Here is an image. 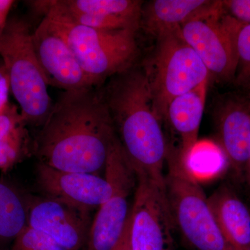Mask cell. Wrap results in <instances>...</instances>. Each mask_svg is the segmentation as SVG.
<instances>
[{"instance_id":"1","label":"cell","mask_w":250,"mask_h":250,"mask_svg":"<svg viewBox=\"0 0 250 250\" xmlns=\"http://www.w3.org/2000/svg\"><path fill=\"white\" fill-rule=\"evenodd\" d=\"M116 138L103 85L63 91L41 126L34 153L57 170L98 174Z\"/></svg>"},{"instance_id":"2","label":"cell","mask_w":250,"mask_h":250,"mask_svg":"<svg viewBox=\"0 0 250 250\" xmlns=\"http://www.w3.org/2000/svg\"><path fill=\"white\" fill-rule=\"evenodd\" d=\"M103 90L117 137L136 177L165 187L169 146L153 108L144 69L133 65L105 82Z\"/></svg>"},{"instance_id":"3","label":"cell","mask_w":250,"mask_h":250,"mask_svg":"<svg viewBox=\"0 0 250 250\" xmlns=\"http://www.w3.org/2000/svg\"><path fill=\"white\" fill-rule=\"evenodd\" d=\"M27 21L14 17L0 28V57L13 95L27 124L42 126L54 104Z\"/></svg>"},{"instance_id":"4","label":"cell","mask_w":250,"mask_h":250,"mask_svg":"<svg viewBox=\"0 0 250 250\" xmlns=\"http://www.w3.org/2000/svg\"><path fill=\"white\" fill-rule=\"evenodd\" d=\"M65 40L95 86L134 65L139 53L134 29L105 30L77 24L50 7L45 16Z\"/></svg>"},{"instance_id":"5","label":"cell","mask_w":250,"mask_h":250,"mask_svg":"<svg viewBox=\"0 0 250 250\" xmlns=\"http://www.w3.org/2000/svg\"><path fill=\"white\" fill-rule=\"evenodd\" d=\"M165 192L174 226L192 250H232L219 228L208 197L193 172L169 146Z\"/></svg>"},{"instance_id":"6","label":"cell","mask_w":250,"mask_h":250,"mask_svg":"<svg viewBox=\"0 0 250 250\" xmlns=\"http://www.w3.org/2000/svg\"><path fill=\"white\" fill-rule=\"evenodd\" d=\"M151 62L143 65L152 95L153 108L161 121L166 119L172 100L208 81L205 64L181 35L180 29L156 36Z\"/></svg>"},{"instance_id":"7","label":"cell","mask_w":250,"mask_h":250,"mask_svg":"<svg viewBox=\"0 0 250 250\" xmlns=\"http://www.w3.org/2000/svg\"><path fill=\"white\" fill-rule=\"evenodd\" d=\"M243 24L227 14L223 1L189 20L181 35L218 81H233L238 67L237 41Z\"/></svg>"},{"instance_id":"8","label":"cell","mask_w":250,"mask_h":250,"mask_svg":"<svg viewBox=\"0 0 250 250\" xmlns=\"http://www.w3.org/2000/svg\"><path fill=\"white\" fill-rule=\"evenodd\" d=\"M105 179L111 185V197L100 206L88 233V250H113L129 220V198L137 177L118 137L110 148L104 167Z\"/></svg>"},{"instance_id":"9","label":"cell","mask_w":250,"mask_h":250,"mask_svg":"<svg viewBox=\"0 0 250 250\" xmlns=\"http://www.w3.org/2000/svg\"><path fill=\"white\" fill-rule=\"evenodd\" d=\"M130 213L132 250H173L175 228L166 198L165 187L137 177Z\"/></svg>"},{"instance_id":"10","label":"cell","mask_w":250,"mask_h":250,"mask_svg":"<svg viewBox=\"0 0 250 250\" xmlns=\"http://www.w3.org/2000/svg\"><path fill=\"white\" fill-rule=\"evenodd\" d=\"M90 212L49 197H29L27 226L67 250H80L88 240Z\"/></svg>"},{"instance_id":"11","label":"cell","mask_w":250,"mask_h":250,"mask_svg":"<svg viewBox=\"0 0 250 250\" xmlns=\"http://www.w3.org/2000/svg\"><path fill=\"white\" fill-rule=\"evenodd\" d=\"M33 43L47 84L63 91L95 86L65 40L44 17L33 31Z\"/></svg>"},{"instance_id":"12","label":"cell","mask_w":250,"mask_h":250,"mask_svg":"<svg viewBox=\"0 0 250 250\" xmlns=\"http://www.w3.org/2000/svg\"><path fill=\"white\" fill-rule=\"evenodd\" d=\"M36 182L45 197L90 212L111 197V185L99 174L57 170L39 163Z\"/></svg>"},{"instance_id":"13","label":"cell","mask_w":250,"mask_h":250,"mask_svg":"<svg viewBox=\"0 0 250 250\" xmlns=\"http://www.w3.org/2000/svg\"><path fill=\"white\" fill-rule=\"evenodd\" d=\"M220 147L238 180L246 182L250 149V96L229 95L216 113Z\"/></svg>"},{"instance_id":"14","label":"cell","mask_w":250,"mask_h":250,"mask_svg":"<svg viewBox=\"0 0 250 250\" xmlns=\"http://www.w3.org/2000/svg\"><path fill=\"white\" fill-rule=\"evenodd\" d=\"M143 1L139 0H56L54 9L72 21L105 30L139 31Z\"/></svg>"},{"instance_id":"15","label":"cell","mask_w":250,"mask_h":250,"mask_svg":"<svg viewBox=\"0 0 250 250\" xmlns=\"http://www.w3.org/2000/svg\"><path fill=\"white\" fill-rule=\"evenodd\" d=\"M219 228L232 250H250V210L232 189L222 186L208 197Z\"/></svg>"},{"instance_id":"16","label":"cell","mask_w":250,"mask_h":250,"mask_svg":"<svg viewBox=\"0 0 250 250\" xmlns=\"http://www.w3.org/2000/svg\"><path fill=\"white\" fill-rule=\"evenodd\" d=\"M207 83L172 100L167 108L166 119L181 140L179 150L184 162L198 143L199 131L203 116Z\"/></svg>"},{"instance_id":"17","label":"cell","mask_w":250,"mask_h":250,"mask_svg":"<svg viewBox=\"0 0 250 250\" xmlns=\"http://www.w3.org/2000/svg\"><path fill=\"white\" fill-rule=\"evenodd\" d=\"M215 3L208 0H154L143 4L140 27L156 37L180 29Z\"/></svg>"},{"instance_id":"18","label":"cell","mask_w":250,"mask_h":250,"mask_svg":"<svg viewBox=\"0 0 250 250\" xmlns=\"http://www.w3.org/2000/svg\"><path fill=\"white\" fill-rule=\"evenodd\" d=\"M21 113L8 105L0 113V170L6 172L21 162L29 151V137Z\"/></svg>"},{"instance_id":"19","label":"cell","mask_w":250,"mask_h":250,"mask_svg":"<svg viewBox=\"0 0 250 250\" xmlns=\"http://www.w3.org/2000/svg\"><path fill=\"white\" fill-rule=\"evenodd\" d=\"M29 197L0 179V250L15 241L27 225Z\"/></svg>"},{"instance_id":"20","label":"cell","mask_w":250,"mask_h":250,"mask_svg":"<svg viewBox=\"0 0 250 250\" xmlns=\"http://www.w3.org/2000/svg\"><path fill=\"white\" fill-rule=\"evenodd\" d=\"M238 62L234 83L250 96V24H244L237 41Z\"/></svg>"},{"instance_id":"21","label":"cell","mask_w":250,"mask_h":250,"mask_svg":"<svg viewBox=\"0 0 250 250\" xmlns=\"http://www.w3.org/2000/svg\"><path fill=\"white\" fill-rule=\"evenodd\" d=\"M11 250H67L45 233L26 226L13 243Z\"/></svg>"},{"instance_id":"22","label":"cell","mask_w":250,"mask_h":250,"mask_svg":"<svg viewBox=\"0 0 250 250\" xmlns=\"http://www.w3.org/2000/svg\"><path fill=\"white\" fill-rule=\"evenodd\" d=\"M223 6L231 17L243 24H250V0H226Z\"/></svg>"},{"instance_id":"23","label":"cell","mask_w":250,"mask_h":250,"mask_svg":"<svg viewBox=\"0 0 250 250\" xmlns=\"http://www.w3.org/2000/svg\"><path fill=\"white\" fill-rule=\"evenodd\" d=\"M130 216L121 239L113 250H132L130 241Z\"/></svg>"},{"instance_id":"24","label":"cell","mask_w":250,"mask_h":250,"mask_svg":"<svg viewBox=\"0 0 250 250\" xmlns=\"http://www.w3.org/2000/svg\"><path fill=\"white\" fill-rule=\"evenodd\" d=\"M9 88L6 77H3L0 75V113L4 111L6 106L9 105L7 101V89Z\"/></svg>"},{"instance_id":"25","label":"cell","mask_w":250,"mask_h":250,"mask_svg":"<svg viewBox=\"0 0 250 250\" xmlns=\"http://www.w3.org/2000/svg\"><path fill=\"white\" fill-rule=\"evenodd\" d=\"M14 3V1L10 0H0V28L7 21L8 14Z\"/></svg>"},{"instance_id":"26","label":"cell","mask_w":250,"mask_h":250,"mask_svg":"<svg viewBox=\"0 0 250 250\" xmlns=\"http://www.w3.org/2000/svg\"><path fill=\"white\" fill-rule=\"evenodd\" d=\"M246 182L250 186V149L249 153V160H248V170H247Z\"/></svg>"}]
</instances>
